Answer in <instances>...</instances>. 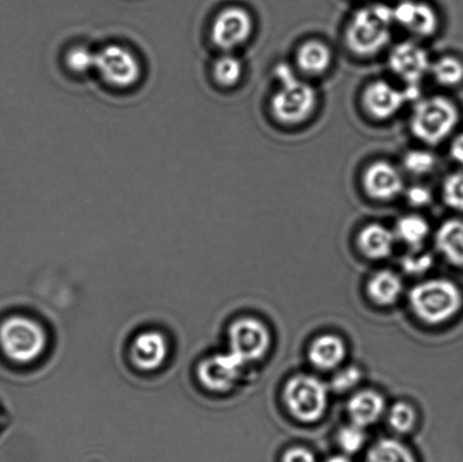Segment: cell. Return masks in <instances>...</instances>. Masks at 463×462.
<instances>
[{"mask_svg": "<svg viewBox=\"0 0 463 462\" xmlns=\"http://www.w3.org/2000/svg\"><path fill=\"white\" fill-rule=\"evenodd\" d=\"M393 23V9L387 5L361 8L354 14L345 32L348 49L356 56H374L387 47Z\"/></svg>", "mask_w": 463, "mask_h": 462, "instance_id": "1", "label": "cell"}, {"mask_svg": "<svg viewBox=\"0 0 463 462\" xmlns=\"http://www.w3.org/2000/svg\"><path fill=\"white\" fill-rule=\"evenodd\" d=\"M280 88L271 99V113L280 124L295 126L307 121L315 112L317 93L311 85L298 79L286 63L276 67Z\"/></svg>", "mask_w": 463, "mask_h": 462, "instance_id": "2", "label": "cell"}, {"mask_svg": "<svg viewBox=\"0 0 463 462\" xmlns=\"http://www.w3.org/2000/svg\"><path fill=\"white\" fill-rule=\"evenodd\" d=\"M410 305L412 314L424 324L442 325L459 312L462 294L451 280L429 279L411 289Z\"/></svg>", "mask_w": 463, "mask_h": 462, "instance_id": "3", "label": "cell"}, {"mask_svg": "<svg viewBox=\"0 0 463 462\" xmlns=\"http://www.w3.org/2000/svg\"><path fill=\"white\" fill-rule=\"evenodd\" d=\"M459 122L456 104L444 97H430L416 103L411 117V129L417 139L438 145L453 133Z\"/></svg>", "mask_w": 463, "mask_h": 462, "instance_id": "4", "label": "cell"}, {"mask_svg": "<svg viewBox=\"0 0 463 462\" xmlns=\"http://www.w3.org/2000/svg\"><path fill=\"white\" fill-rule=\"evenodd\" d=\"M283 400L295 420L316 423L328 407V387L315 375L298 374L286 382Z\"/></svg>", "mask_w": 463, "mask_h": 462, "instance_id": "5", "label": "cell"}, {"mask_svg": "<svg viewBox=\"0 0 463 462\" xmlns=\"http://www.w3.org/2000/svg\"><path fill=\"white\" fill-rule=\"evenodd\" d=\"M43 329L24 316H11L0 325V348L9 360L30 363L44 351Z\"/></svg>", "mask_w": 463, "mask_h": 462, "instance_id": "6", "label": "cell"}, {"mask_svg": "<svg viewBox=\"0 0 463 462\" xmlns=\"http://www.w3.org/2000/svg\"><path fill=\"white\" fill-rule=\"evenodd\" d=\"M95 71L113 89L134 88L142 77V65L133 50L122 44H108L97 52Z\"/></svg>", "mask_w": 463, "mask_h": 462, "instance_id": "7", "label": "cell"}, {"mask_svg": "<svg viewBox=\"0 0 463 462\" xmlns=\"http://www.w3.org/2000/svg\"><path fill=\"white\" fill-rule=\"evenodd\" d=\"M419 98V85H407V89L402 90L387 80H374L363 92L362 103L370 117L376 120H388L396 116L408 101Z\"/></svg>", "mask_w": 463, "mask_h": 462, "instance_id": "8", "label": "cell"}, {"mask_svg": "<svg viewBox=\"0 0 463 462\" xmlns=\"http://www.w3.org/2000/svg\"><path fill=\"white\" fill-rule=\"evenodd\" d=\"M253 27L252 16L247 9L226 7L213 21L211 38L222 52H231L251 38Z\"/></svg>", "mask_w": 463, "mask_h": 462, "instance_id": "9", "label": "cell"}, {"mask_svg": "<svg viewBox=\"0 0 463 462\" xmlns=\"http://www.w3.org/2000/svg\"><path fill=\"white\" fill-rule=\"evenodd\" d=\"M230 342L232 353L247 363L265 357L271 346V335L260 320L243 318L232 325Z\"/></svg>", "mask_w": 463, "mask_h": 462, "instance_id": "10", "label": "cell"}, {"mask_svg": "<svg viewBox=\"0 0 463 462\" xmlns=\"http://www.w3.org/2000/svg\"><path fill=\"white\" fill-rule=\"evenodd\" d=\"M428 52L420 44L405 41L393 47L389 56V67L407 85H419L430 70Z\"/></svg>", "mask_w": 463, "mask_h": 462, "instance_id": "11", "label": "cell"}, {"mask_svg": "<svg viewBox=\"0 0 463 462\" xmlns=\"http://www.w3.org/2000/svg\"><path fill=\"white\" fill-rule=\"evenodd\" d=\"M363 187L372 199L389 202L403 192L405 184L396 166L389 162L378 161L367 166L363 175Z\"/></svg>", "mask_w": 463, "mask_h": 462, "instance_id": "12", "label": "cell"}, {"mask_svg": "<svg viewBox=\"0 0 463 462\" xmlns=\"http://www.w3.org/2000/svg\"><path fill=\"white\" fill-rule=\"evenodd\" d=\"M393 9L394 23L420 38H430L439 27L437 12L429 4L402 0Z\"/></svg>", "mask_w": 463, "mask_h": 462, "instance_id": "13", "label": "cell"}, {"mask_svg": "<svg viewBox=\"0 0 463 462\" xmlns=\"http://www.w3.org/2000/svg\"><path fill=\"white\" fill-rule=\"evenodd\" d=\"M347 348L337 335L326 334L313 339L307 357L312 366L320 371H333L346 359Z\"/></svg>", "mask_w": 463, "mask_h": 462, "instance_id": "14", "label": "cell"}, {"mask_svg": "<svg viewBox=\"0 0 463 462\" xmlns=\"http://www.w3.org/2000/svg\"><path fill=\"white\" fill-rule=\"evenodd\" d=\"M384 411L383 396L371 389L354 393L347 402V413L351 422L364 429L378 422Z\"/></svg>", "mask_w": 463, "mask_h": 462, "instance_id": "15", "label": "cell"}, {"mask_svg": "<svg viewBox=\"0 0 463 462\" xmlns=\"http://www.w3.org/2000/svg\"><path fill=\"white\" fill-rule=\"evenodd\" d=\"M396 234L383 224L366 225L358 234L357 244L361 252L372 260L385 259L392 256Z\"/></svg>", "mask_w": 463, "mask_h": 462, "instance_id": "16", "label": "cell"}, {"mask_svg": "<svg viewBox=\"0 0 463 462\" xmlns=\"http://www.w3.org/2000/svg\"><path fill=\"white\" fill-rule=\"evenodd\" d=\"M243 364L244 362L232 352L230 355L215 357L203 366L205 382L221 391H228L238 380Z\"/></svg>", "mask_w": 463, "mask_h": 462, "instance_id": "17", "label": "cell"}, {"mask_svg": "<svg viewBox=\"0 0 463 462\" xmlns=\"http://www.w3.org/2000/svg\"><path fill=\"white\" fill-rule=\"evenodd\" d=\"M403 284L399 275L392 270H380L372 276L366 285L367 296L380 306L394 305L401 297Z\"/></svg>", "mask_w": 463, "mask_h": 462, "instance_id": "18", "label": "cell"}, {"mask_svg": "<svg viewBox=\"0 0 463 462\" xmlns=\"http://www.w3.org/2000/svg\"><path fill=\"white\" fill-rule=\"evenodd\" d=\"M435 243L439 253L457 267H463V221L449 220L439 226Z\"/></svg>", "mask_w": 463, "mask_h": 462, "instance_id": "19", "label": "cell"}, {"mask_svg": "<svg viewBox=\"0 0 463 462\" xmlns=\"http://www.w3.org/2000/svg\"><path fill=\"white\" fill-rule=\"evenodd\" d=\"M333 53L328 45L320 41L311 40L303 43L297 53L298 70L304 74L317 76L324 74L331 65Z\"/></svg>", "mask_w": 463, "mask_h": 462, "instance_id": "20", "label": "cell"}, {"mask_svg": "<svg viewBox=\"0 0 463 462\" xmlns=\"http://www.w3.org/2000/svg\"><path fill=\"white\" fill-rule=\"evenodd\" d=\"M166 346L160 334L147 333L140 335L134 346V360L139 368L152 370L165 361Z\"/></svg>", "mask_w": 463, "mask_h": 462, "instance_id": "21", "label": "cell"}, {"mask_svg": "<svg viewBox=\"0 0 463 462\" xmlns=\"http://www.w3.org/2000/svg\"><path fill=\"white\" fill-rule=\"evenodd\" d=\"M365 462H417L410 448L396 438H383L367 452Z\"/></svg>", "mask_w": 463, "mask_h": 462, "instance_id": "22", "label": "cell"}, {"mask_svg": "<svg viewBox=\"0 0 463 462\" xmlns=\"http://www.w3.org/2000/svg\"><path fill=\"white\" fill-rule=\"evenodd\" d=\"M396 238L411 248H420L425 242L430 234V225L428 221L420 215L402 216L397 222L396 230H394Z\"/></svg>", "mask_w": 463, "mask_h": 462, "instance_id": "23", "label": "cell"}, {"mask_svg": "<svg viewBox=\"0 0 463 462\" xmlns=\"http://www.w3.org/2000/svg\"><path fill=\"white\" fill-rule=\"evenodd\" d=\"M212 75L222 88H233L243 75V63L233 53L224 52L213 62Z\"/></svg>", "mask_w": 463, "mask_h": 462, "instance_id": "24", "label": "cell"}, {"mask_svg": "<svg viewBox=\"0 0 463 462\" xmlns=\"http://www.w3.org/2000/svg\"><path fill=\"white\" fill-rule=\"evenodd\" d=\"M430 72L437 83L444 88H453L463 81V62L453 56H443L430 63Z\"/></svg>", "mask_w": 463, "mask_h": 462, "instance_id": "25", "label": "cell"}, {"mask_svg": "<svg viewBox=\"0 0 463 462\" xmlns=\"http://www.w3.org/2000/svg\"><path fill=\"white\" fill-rule=\"evenodd\" d=\"M388 423L394 432L406 434L412 431L417 424V413L407 402H397L389 410Z\"/></svg>", "mask_w": 463, "mask_h": 462, "instance_id": "26", "label": "cell"}, {"mask_svg": "<svg viewBox=\"0 0 463 462\" xmlns=\"http://www.w3.org/2000/svg\"><path fill=\"white\" fill-rule=\"evenodd\" d=\"M95 59L97 52L85 45H77L67 52L66 65L75 74H88L95 70Z\"/></svg>", "mask_w": 463, "mask_h": 462, "instance_id": "27", "label": "cell"}, {"mask_svg": "<svg viewBox=\"0 0 463 462\" xmlns=\"http://www.w3.org/2000/svg\"><path fill=\"white\" fill-rule=\"evenodd\" d=\"M402 165L411 174L425 175L433 171L437 158L425 149H412L403 156Z\"/></svg>", "mask_w": 463, "mask_h": 462, "instance_id": "28", "label": "cell"}, {"mask_svg": "<svg viewBox=\"0 0 463 462\" xmlns=\"http://www.w3.org/2000/svg\"><path fill=\"white\" fill-rule=\"evenodd\" d=\"M337 442L342 450L346 452V454H356V452L363 449L366 442L364 428L351 423L347 427L340 429L337 434Z\"/></svg>", "mask_w": 463, "mask_h": 462, "instance_id": "29", "label": "cell"}, {"mask_svg": "<svg viewBox=\"0 0 463 462\" xmlns=\"http://www.w3.org/2000/svg\"><path fill=\"white\" fill-rule=\"evenodd\" d=\"M442 192L449 207L463 212V172L449 175L444 181Z\"/></svg>", "mask_w": 463, "mask_h": 462, "instance_id": "30", "label": "cell"}, {"mask_svg": "<svg viewBox=\"0 0 463 462\" xmlns=\"http://www.w3.org/2000/svg\"><path fill=\"white\" fill-rule=\"evenodd\" d=\"M363 378L362 371L356 366H348L346 369L338 371L331 379L330 387L334 391L344 393L353 391L361 382Z\"/></svg>", "mask_w": 463, "mask_h": 462, "instance_id": "31", "label": "cell"}, {"mask_svg": "<svg viewBox=\"0 0 463 462\" xmlns=\"http://www.w3.org/2000/svg\"><path fill=\"white\" fill-rule=\"evenodd\" d=\"M434 264L433 256L430 253H410L402 259V269L411 276H420L428 273Z\"/></svg>", "mask_w": 463, "mask_h": 462, "instance_id": "32", "label": "cell"}, {"mask_svg": "<svg viewBox=\"0 0 463 462\" xmlns=\"http://www.w3.org/2000/svg\"><path fill=\"white\" fill-rule=\"evenodd\" d=\"M407 202L414 207H425L432 202V193L423 185H412L406 192Z\"/></svg>", "mask_w": 463, "mask_h": 462, "instance_id": "33", "label": "cell"}, {"mask_svg": "<svg viewBox=\"0 0 463 462\" xmlns=\"http://www.w3.org/2000/svg\"><path fill=\"white\" fill-rule=\"evenodd\" d=\"M281 462H317L312 451L303 447H293L285 452Z\"/></svg>", "mask_w": 463, "mask_h": 462, "instance_id": "34", "label": "cell"}, {"mask_svg": "<svg viewBox=\"0 0 463 462\" xmlns=\"http://www.w3.org/2000/svg\"><path fill=\"white\" fill-rule=\"evenodd\" d=\"M450 154L457 163L463 165V133L457 136L451 144Z\"/></svg>", "mask_w": 463, "mask_h": 462, "instance_id": "35", "label": "cell"}, {"mask_svg": "<svg viewBox=\"0 0 463 462\" xmlns=\"http://www.w3.org/2000/svg\"><path fill=\"white\" fill-rule=\"evenodd\" d=\"M325 462H352L347 458V457L345 456H335L331 457L328 460H326Z\"/></svg>", "mask_w": 463, "mask_h": 462, "instance_id": "36", "label": "cell"}]
</instances>
